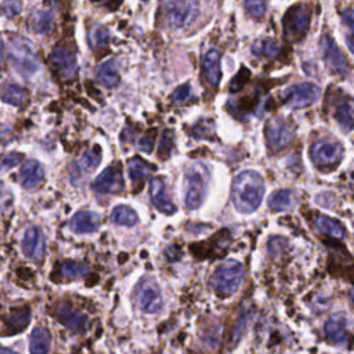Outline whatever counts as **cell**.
Masks as SVG:
<instances>
[{
  "mask_svg": "<svg viewBox=\"0 0 354 354\" xmlns=\"http://www.w3.org/2000/svg\"><path fill=\"white\" fill-rule=\"evenodd\" d=\"M264 195V183L261 176L254 170L241 171L231 188V199L235 209L241 213L254 212L263 199Z\"/></svg>",
  "mask_w": 354,
  "mask_h": 354,
  "instance_id": "cell-1",
  "label": "cell"
},
{
  "mask_svg": "<svg viewBox=\"0 0 354 354\" xmlns=\"http://www.w3.org/2000/svg\"><path fill=\"white\" fill-rule=\"evenodd\" d=\"M162 14L167 28L180 30L192 24L199 14V0H163Z\"/></svg>",
  "mask_w": 354,
  "mask_h": 354,
  "instance_id": "cell-2",
  "label": "cell"
},
{
  "mask_svg": "<svg viewBox=\"0 0 354 354\" xmlns=\"http://www.w3.org/2000/svg\"><path fill=\"white\" fill-rule=\"evenodd\" d=\"M209 171L201 163L191 165L184 174V203L187 209H198L206 198Z\"/></svg>",
  "mask_w": 354,
  "mask_h": 354,
  "instance_id": "cell-3",
  "label": "cell"
},
{
  "mask_svg": "<svg viewBox=\"0 0 354 354\" xmlns=\"http://www.w3.org/2000/svg\"><path fill=\"white\" fill-rule=\"evenodd\" d=\"M8 55L12 68L24 77H30L39 71V61L29 40L14 36L8 43Z\"/></svg>",
  "mask_w": 354,
  "mask_h": 354,
  "instance_id": "cell-4",
  "label": "cell"
},
{
  "mask_svg": "<svg viewBox=\"0 0 354 354\" xmlns=\"http://www.w3.org/2000/svg\"><path fill=\"white\" fill-rule=\"evenodd\" d=\"M243 279V266L236 260H225L216 267L210 282L220 296L234 295Z\"/></svg>",
  "mask_w": 354,
  "mask_h": 354,
  "instance_id": "cell-5",
  "label": "cell"
},
{
  "mask_svg": "<svg viewBox=\"0 0 354 354\" xmlns=\"http://www.w3.org/2000/svg\"><path fill=\"white\" fill-rule=\"evenodd\" d=\"M311 21V10L306 4L290 7L283 17V33L290 41L300 40L308 30Z\"/></svg>",
  "mask_w": 354,
  "mask_h": 354,
  "instance_id": "cell-6",
  "label": "cell"
},
{
  "mask_svg": "<svg viewBox=\"0 0 354 354\" xmlns=\"http://www.w3.org/2000/svg\"><path fill=\"white\" fill-rule=\"evenodd\" d=\"M136 301L144 313H156L162 307L160 289L155 279L144 278L136 288Z\"/></svg>",
  "mask_w": 354,
  "mask_h": 354,
  "instance_id": "cell-7",
  "label": "cell"
},
{
  "mask_svg": "<svg viewBox=\"0 0 354 354\" xmlns=\"http://www.w3.org/2000/svg\"><path fill=\"white\" fill-rule=\"evenodd\" d=\"M318 86L310 82L293 84L283 91V102L292 108H304L313 105L318 100Z\"/></svg>",
  "mask_w": 354,
  "mask_h": 354,
  "instance_id": "cell-8",
  "label": "cell"
},
{
  "mask_svg": "<svg viewBox=\"0 0 354 354\" xmlns=\"http://www.w3.org/2000/svg\"><path fill=\"white\" fill-rule=\"evenodd\" d=\"M319 48L322 53V57L325 59V64L328 65L329 71L339 76H347L350 66L347 62V58L344 54L339 50L336 43L329 36H322L319 40Z\"/></svg>",
  "mask_w": 354,
  "mask_h": 354,
  "instance_id": "cell-9",
  "label": "cell"
},
{
  "mask_svg": "<svg viewBox=\"0 0 354 354\" xmlns=\"http://www.w3.org/2000/svg\"><path fill=\"white\" fill-rule=\"evenodd\" d=\"M343 153V148L339 142L321 140L311 147V158L318 167H332L339 163Z\"/></svg>",
  "mask_w": 354,
  "mask_h": 354,
  "instance_id": "cell-10",
  "label": "cell"
},
{
  "mask_svg": "<svg viewBox=\"0 0 354 354\" xmlns=\"http://www.w3.org/2000/svg\"><path fill=\"white\" fill-rule=\"evenodd\" d=\"M267 142L271 151H281L292 140V129L282 119H272L268 122L266 129Z\"/></svg>",
  "mask_w": 354,
  "mask_h": 354,
  "instance_id": "cell-11",
  "label": "cell"
},
{
  "mask_svg": "<svg viewBox=\"0 0 354 354\" xmlns=\"http://www.w3.org/2000/svg\"><path fill=\"white\" fill-rule=\"evenodd\" d=\"M22 252L32 260H40L46 253V238L39 227H28L22 238Z\"/></svg>",
  "mask_w": 354,
  "mask_h": 354,
  "instance_id": "cell-12",
  "label": "cell"
},
{
  "mask_svg": "<svg viewBox=\"0 0 354 354\" xmlns=\"http://www.w3.org/2000/svg\"><path fill=\"white\" fill-rule=\"evenodd\" d=\"M93 189L100 194H116L123 189L122 171L118 167H106L93 183Z\"/></svg>",
  "mask_w": 354,
  "mask_h": 354,
  "instance_id": "cell-13",
  "label": "cell"
},
{
  "mask_svg": "<svg viewBox=\"0 0 354 354\" xmlns=\"http://www.w3.org/2000/svg\"><path fill=\"white\" fill-rule=\"evenodd\" d=\"M51 62L64 79H71L76 73V57L66 46H58L51 53Z\"/></svg>",
  "mask_w": 354,
  "mask_h": 354,
  "instance_id": "cell-14",
  "label": "cell"
},
{
  "mask_svg": "<svg viewBox=\"0 0 354 354\" xmlns=\"http://www.w3.org/2000/svg\"><path fill=\"white\" fill-rule=\"evenodd\" d=\"M151 199L155 207L165 213V214H173L176 212V205L170 199L167 191H166V184L162 177H156L151 181V188H149Z\"/></svg>",
  "mask_w": 354,
  "mask_h": 354,
  "instance_id": "cell-15",
  "label": "cell"
},
{
  "mask_svg": "<svg viewBox=\"0 0 354 354\" xmlns=\"http://www.w3.org/2000/svg\"><path fill=\"white\" fill-rule=\"evenodd\" d=\"M346 325H347V319L344 317V314L342 313H337V314H333L325 324V333H326V337L335 343V344H339V346H343L346 344V340H347V329H346Z\"/></svg>",
  "mask_w": 354,
  "mask_h": 354,
  "instance_id": "cell-16",
  "label": "cell"
},
{
  "mask_svg": "<svg viewBox=\"0 0 354 354\" xmlns=\"http://www.w3.org/2000/svg\"><path fill=\"white\" fill-rule=\"evenodd\" d=\"M69 225H71V230L76 234L93 232L100 227V216L95 212L80 210L75 213Z\"/></svg>",
  "mask_w": 354,
  "mask_h": 354,
  "instance_id": "cell-17",
  "label": "cell"
},
{
  "mask_svg": "<svg viewBox=\"0 0 354 354\" xmlns=\"http://www.w3.org/2000/svg\"><path fill=\"white\" fill-rule=\"evenodd\" d=\"M55 317L58 318V321L65 325L68 329L71 330H82L86 324H87V317L77 313L75 308H72L71 306H66V304H59L57 307V311H55Z\"/></svg>",
  "mask_w": 354,
  "mask_h": 354,
  "instance_id": "cell-18",
  "label": "cell"
},
{
  "mask_svg": "<svg viewBox=\"0 0 354 354\" xmlns=\"http://www.w3.org/2000/svg\"><path fill=\"white\" fill-rule=\"evenodd\" d=\"M43 177V167L35 159L26 160L19 170V181L25 188H36L41 183Z\"/></svg>",
  "mask_w": 354,
  "mask_h": 354,
  "instance_id": "cell-19",
  "label": "cell"
},
{
  "mask_svg": "<svg viewBox=\"0 0 354 354\" xmlns=\"http://www.w3.org/2000/svg\"><path fill=\"white\" fill-rule=\"evenodd\" d=\"M54 25V15L53 11L48 8H40L32 12L28 26L32 32L37 35H48L53 30Z\"/></svg>",
  "mask_w": 354,
  "mask_h": 354,
  "instance_id": "cell-20",
  "label": "cell"
},
{
  "mask_svg": "<svg viewBox=\"0 0 354 354\" xmlns=\"http://www.w3.org/2000/svg\"><path fill=\"white\" fill-rule=\"evenodd\" d=\"M203 73L206 80L212 86H217L221 77L220 71V53L217 50H209L203 59Z\"/></svg>",
  "mask_w": 354,
  "mask_h": 354,
  "instance_id": "cell-21",
  "label": "cell"
},
{
  "mask_svg": "<svg viewBox=\"0 0 354 354\" xmlns=\"http://www.w3.org/2000/svg\"><path fill=\"white\" fill-rule=\"evenodd\" d=\"M28 93L15 83H3L0 86V100L6 104L19 106L26 101Z\"/></svg>",
  "mask_w": 354,
  "mask_h": 354,
  "instance_id": "cell-22",
  "label": "cell"
},
{
  "mask_svg": "<svg viewBox=\"0 0 354 354\" xmlns=\"http://www.w3.org/2000/svg\"><path fill=\"white\" fill-rule=\"evenodd\" d=\"M50 333L44 328H35L29 337V351L30 354H47L50 348Z\"/></svg>",
  "mask_w": 354,
  "mask_h": 354,
  "instance_id": "cell-23",
  "label": "cell"
},
{
  "mask_svg": "<svg viewBox=\"0 0 354 354\" xmlns=\"http://www.w3.org/2000/svg\"><path fill=\"white\" fill-rule=\"evenodd\" d=\"M97 79L102 86H105L108 88L115 87L120 80L116 62L113 59H109V61L101 64L97 69Z\"/></svg>",
  "mask_w": 354,
  "mask_h": 354,
  "instance_id": "cell-24",
  "label": "cell"
},
{
  "mask_svg": "<svg viewBox=\"0 0 354 354\" xmlns=\"http://www.w3.org/2000/svg\"><path fill=\"white\" fill-rule=\"evenodd\" d=\"M315 227L318 228V231H321L329 236L337 238V239H342L346 235L343 225L339 221H336L325 214H321L315 218Z\"/></svg>",
  "mask_w": 354,
  "mask_h": 354,
  "instance_id": "cell-25",
  "label": "cell"
},
{
  "mask_svg": "<svg viewBox=\"0 0 354 354\" xmlns=\"http://www.w3.org/2000/svg\"><path fill=\"white\" fill-rule=\"evenodd\" d=\"M101 160V148L94 147L93 149L87 151L83 153V156L80 158L79 163L75 166L76 170L73 171V174H87L91 173L100 163Z\"/></svg>",
  "mask_w": 354,
  "mask_h": 354,
  "instance_id": "cell-26",
  "label": "cell"
},
{
  "mask_svg": "<svg viewBox=\"0 0 354 354\" xmlns=\"http://www.w3.org/2000/svg\"><path fill=\"white\" fill-rule=\"evenodd\" d=\"M268 207L274 212H283L292 207L293 205V192L290 189H278L274 191L268 201Z\"/></svg>",
  "mask_w": 354,
  "mask_h": 354,
  "instance_id": "cell-27",
  "label": "cell"
},
{
  "mask_svg": "<svg viewBox=\"0 0 354 354\" xmlns=\"http://www.w3.org/2000/svg\"><path fill=\"white\" fill-rule=\"evenodd\" d=\"M29 321H30L29 308H26V307L18 308L7 319V333L14 335V333L24 330L26 328V325L29 324Z\"/></svg>",
  "mask_w": 354,
  "mask_h": 354,
  "instance_id": "cell-28",
  "label": "cell"
},
{
  "mask_svg": "<svg viewBox=\"0 0 354 354\" xmlns=\"http://www.w3.org/2000/svg\"><path fill=\"white\" fill-rule=\"evenodd\" d=\"M335 118L346 131L351 130V127H353V104H351L350 98L342 100L336 105Z\"/></svg>",
  "mask_w": 354,
  "mask_h": 354,
  "instance_id": "cell-29",
  "label": "cell"
},
{
  "mask_svg": "<svg viewBox=\"0 0 354 354\" xmlns=\"http://www.w3.org/2000/svg\"><path fill=\"white\" fill-rule=\"evenodd\" d=\"M111 218L113 223L120 224V225H127V227H131L138 221L136 212L124 205L116 206L111 213Z\"/></svg>",
  "mask_w": 354,
  "mask_h": 354,
  "instance_id": "cell-30",
  "label": "cell"
},
{
  "mask_svg": "<svg viewBox=\"0 0 354 354\" xmlns=\"http://www.w3.org/2000/svg\"><path fill=\"white\" fill-rule=\"evenodd\" d=\"M149 173V166L140 158H134L129 162V176L131 181L138 183Z\"/></svg>",
  "mask_w": 354,
  "mask_h": 354,
  "instance_id": "cell-31",
  "label": "cell"
},
{
  "mask_svg": "<svg viewBox=\"0 0 354 354\" xmlns=\"http://www.w3.org/2000/svg\"><path fill=\"white\" fill-rule=\"evenodd\" d=\"M88 271V267L83 263H76V261H68L64 263L61 266V275L64 278L72 279V278H77V277H83L86 275Z\"/></svg>",
  "mask_w": 354,
  "mask_h": 354,
  "instance_id": "cell-32",
  "label": "cell"
},
{
  "mask_svg": "<svg viewBox=\"0 0 354 354\" xmlns=\"http://www.w3.org/2000/svg\"><path fill=\"white\" fill-rule=\"evenodd\" d=\"M245 1V7L248 10V12L256 18L260 19L264 17L266 14V4L263 0H243Z\"/></svg>",
  "mask_w": 354,
  "mask_h": 354,
  "instance_id": "cell-33",
  "label": "cell"
},
{
  "mask_svg": "<svg viewBox=\"0 0 354 354\" xmlns=\"http://www.w3.org/2000/svg\"><path fill=\"white\" fill-rule=\"evenodd\" d=\"M21 11V0H6L0 4V15L15 17Z\"/></svg>",
  "mask_w": 354,
  "mask_h": 354,
  "instance_id": "cell-34",
  "label": "cell"
},
{
  "mask_svg": "<svg viewBox=\"0 0 354 354\" xmlns=\"http://www.w3.org/2000/svg\"><path fill=\"white\" fill-rule=\"evenodd\" d=\"M108 40V32L102 26H95L90 32V43L91 46H101Z\"/></svg>",
  "mask_w": 354,
  "mask_h": 354,
  "instance_id": "cell-35",
  "label": "cell"
},
{
  "mask_svg": "<svg viewBox=\"0 0 354 354\" xmlns=\"http://www.w3.org/2000/svg\"><path fill=\"white\" fill-rule=\"evenodd\" d=\"M256 50H257L259 53H261V54L267 55V57H272V55H275V54H277V51H278V46H277V43H275L274 40H271V39H266V40H263L260 44H257V46H256Z\"/></svg>",
  "mask_w": 354,
  "mask_h": 354,
  "instance_id": "cell-36",
  "label": "cell"
},
{
  "mask_svg": "<svg viewBox=\"0 0 354 354\" xmlns=\"http://www.w3.org/2000/svg\"><path fill=\"white\" fill-rule=\"evenodd\" d=\"M189 93H191L189 84H181V86H178V87L174 90V93H173V100H174L176 102H184L185 100H188Z\"/></svg>",
  "mask_w": 354,
  "mask_h": 354,
  "instance_id": "cell-37",
  "label": "cell"
},
{
  "mask_svg": "<svg viewBox=\"0 0 354 354\" xmlns=\"http://www.w3.org/2000/svg\"><path fill=\"white\" fill-rule=\"evenodd\" d=\"M19 160H21L19 153H10L0 162V170H8V169L14 167L15 165H18Z\"/></svg>",
  "mask_w": 354,
  "mask_h": 354,
  "instance_id": "cell-38",
  "label": "cell"
},
{
  "mask_svg": "<svg viewBox=\"0 0 354 354\" xmlns=\"http://www.w3.org/2000/svg\"><path fill=\"white\" fill-rule=\"evenodd\" d=\"M344 22L347 24V26H348L350 30H351V29H353V12H351L350 8L346 10V12H344Z\"/></svg>",
  "mask_w": 354,
  "mask_h": 354,
  "instance_id": "cell-39",
  "label": "cell"
},
{
  "mask_svg": "<svg viewBox=\"0 0 354 354\" xmlns=\"http://www.w3.org/2000/svg\"><path fill=\"white\" fill-rule=\"evenodd\" d=\"M7 131H8V129L4 124H0V140L7 134Z\"/></svg>",
  "mask_w": 354,
  "mask_h": 354,
  "instance_id": "cell-40",
  "label": "cell"
},
{
  "mask_svg": "<svg viewBox=\"0 0 354 354\" xmlns=\"http://www.w3.org/2000/svg\"><path fill=\"white\" fill-rule=\"evenodd\" d=\"M0 354H17V353H14V351H11L8 348H0Z\"/></svg>",
  "mask_w": 354,
  "mask_h": 354,
  "instance_id": "cell-41",
  "label": "cell"
},
{
  "mask_svg": "<svg viewBox=\"0 0 354 354\" xmlns=\"http://www.w3.org/2000/svg\"><path fill=\"white\" fill-rule=\"evenodd\" d=\"M1 57H3V40L0 37V64H1Z\"/></svg>",
  "mask_w": 354,
  "mask_h": 354,
  "instance_id": "cell-42",
  "label": "cell"
}]
</instances>
